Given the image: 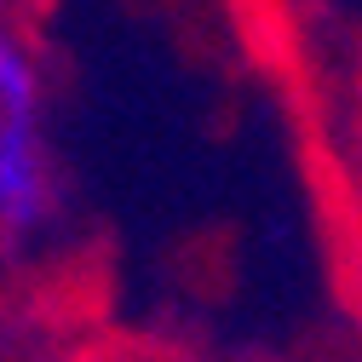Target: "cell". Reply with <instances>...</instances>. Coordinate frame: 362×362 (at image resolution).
I'll return each instance as SVG.
<instances>
[{"label":"cell","instance_id":"6da1fadb","mask_svg":"<svg viewBox=\"0 0 362 362\" xmlns=\"http://www.w3.org/2000/svg\"><path fill=\"white\" fill-rule=\"evenodd\" d=\"M47 213V156H40L35 115L0 121V218L6 230H29Z\"/></svg>","mask_w":362,"mask_h":362},{"label":"cell","instance_id":"7a4b0ae2","mask_svg":"<svg viewBox=\"0 0 362 362\" xmlns=\"http://www.w3.org/2000/svg\"><path fill=\"white\" fill-rule=\"evenodd\" d=\"M35 98H40L35 64H29V52L18 47V40L6 35V40H0V121H6V115H35Z\"/></svg>","mask_w":362,"mask_h":362}]
</instances>
